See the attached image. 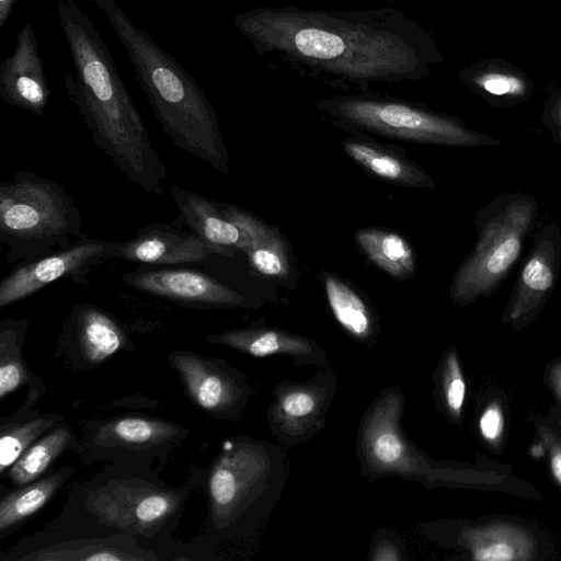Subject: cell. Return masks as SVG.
Here are the masks:
<instances>
[{"instance_id": "6da1fadb", "label": "cell", "mask_w": 561, "mask_h": 561, "mask_svg": "<svg viewBox=\"0 0 561 561\" xmlns=\"http://www.w3.org/2000/svg\"><path fill=\"white\" fill-rule=\"evenodd\" d=\"M260 54L354 83L419 81L443 62L432 34L397 8L255 7L232 18Z\"/></svg>"}, {"instance_id": "7a4b0ae2", "label": "cell", "mask_w": 561, "mask_h": 561, "mask_svg": "<svg viewBox=\"0 0 561 561\" xmlns=\"http://www.w3.org/2000/svg\"><path fill=\"white\" fill-rule=\"evenodd\" d=\"M56 10L75 67L66 93L94 145L138 187L163 195L167 169L106 43L76 0H56Z\"/></svg>"}, {"instance_id": "3957f363", "label": "cell", "mask_w": 561, "mask_h": 561, "mask_svg": "<svg viewBox=\"0 0 561 561\" xmlns=\"http://www.w3.org/2000/svg\"><path fill=\"white\" fill-rule=\"evenodd\" d=\"M108 21L162 130L182 151L228 174L229 154L215 108L195 79L115 0H89Z\"/></svg>"}, {"instance_id": "277c9868", "label": "cell", "mask_w": 561, "mask_h": 561, "mask_svg": "<svg viewBox=\"0 0 561 561\" xmlns=\"http://www.w3.org/2000/svg\"><path fill=\"white\" fill-rule=\"evenodd\" d=\"M83 234L76 201L54 180L22 170L0 183V243L8 263L67 250Z\"/></svg>"}, {"instance_id": "5b68a950", "label": "cell", "mask_w": 561, "mask_h": 561, "mask_svg": "<svg viewBox=\"0 0 561 561\" xmlns=\"http://www.w3.org/2000/svg\"><path fill=\"white\" fill-rule=\"evenodd\" d=\"M317 108L352 133H371L420 144L477 147L499 144L468 129L460 121L426 107L373 95H335L318 101Z\"/></svg>"}, {"instance_id": "8992f818", "label": "cell", "mask_w": 561, "mask_h": 561, "mask_svg": "<svg viewBox=\"0 0 561 561\" xmlns=\"http://www.w3.org/2000/svg\"><path fill=\"white\" fill-rule=\"evenodd\" d=\"M286 458L266 442L229 443L209 474L213 517L225 525L273 508L284 486Z\"/></svg>"}, {"instance_id": "52a82bcc", "label": "cell", "mask_w": 561, "mask_h": 561, "mask_svg": "<svg viewBox=\"0 0 561 561\" xmlns=\"http://www.w3.org/2000/svg\"><path fill=\"white\" fill-rule=\"evenodd\" d=\"M530 196L514 195L481 221L478 242L454 275L453 301L460 306L492 293L517 261L536 217Z\"/></svg>"}, {"instance_id": "ba28073f", "label": "cell", "mask_w": 561, "mask_h": 561, "mask_svg": "<svg viewBox=\"0 0 561 561\" xmlns=\"http://www.w3.org/2000/svg\"><path fill=\"white\" fill-rule=\"evenodd\" d=\"M403 400L398 389L380 394L368 410L360 430L362 462L371 476L397 474L423 482L444 478L404 437L400 419Z\"/></svg>"}, {"instance_id": "9c48e42d", "label": "cell", "mask_w": 561, "mask_h": 561, "mask_svg": "<svg viewBox=\"0 0 561 561\" xmlns=\"http://www.w3.org/2000/svg\"><path fill=\"white\" fill-rule=\"evenodd\" d=\"M133 289L173 304L197 309L241 308L249 306L244 294L218 276L183 265H147L122 274Z\"/></svg>"}, {"instance_id": "30bf717a", "label": "cell", "mask_w": 561, "mask_h": 561, "mask_svg": "<svg viewBox=\"0 0 561 561\" xmlns=\"http://www.w3.org/2000/svg\"><path fill=\"white\" fill-rule=\"evenodd\" d=\"M117 247L118 241L92 239L84 233L67 250L18 264L0 282V308L30 297L61 278L89 286L87 276L91 270L116 260Z\"/></svg>"}, {"instance_id": "8fae6325", "label": "cell", "mask_w": 561, "mask_h": 561, "mask_svg": "<svg viewBox=\"0 0 561 561\" xmlns=\"http://www.w3.org/2000/svg\"><path fill=\"white\" fill-rule=\"evenodd\" d=\"M335 388L331 373L318 374L302 383L286 381L277 386L270 409L273 434L287 447L311 438L323 424Z\"/></svg>"}, {"instance_id": "7c38bea8", "label": "cell", "mask_w": 561, "mask_h": 561, "mask_svg": "<svg viewBox=\"0 0 561 561\" xmlns=\"http://www.w3.org/2000/svg\"><path fill=\"white\" fill-rule=\"evenodd\" d=\"M179 497L174 492L139 482H114L96 493L92 512L105 524L148 534L175 512Z\"/></svg>"}, {"instance_id": "4fadbf2b", "label": "cell", "mask_w": 561, "mask_h": 561, "mask_svg": "<svg viewBox=\"0 0 561 561\" xmlns=\"http://www.w3.org/2000/svg\"><path fill=\"white\" fill-rule=\"evenodd\" d=\"M49 96L37 37L32 24L25 23L12 54L0 65V98L11 106L44 117Z\"/></svg>"}, {"instance_id": "5bb4252c", "label": "cell", "mask_w": 561, "mask_h": 561, "mask_svg": "<svg viewBox=\"0 0 561 561\" xmlns=\"http://www.w3.org/2000/svg\"><path fill=\"white\" fill-rule=\"evenodd\" d=\"M560 253V231L557 225H549L534 242L507 306L504 321L520 329L535 318L553 288Z\"/></svg>"}, {"instance_id": "9a60e30c", "label": "cell", "mask_w": 561, "mask_h": 561, "mask_svg": "<svg viewBox=\"0 0 561 561\" xmlns=\"http://www.w3.org/2000/svg\"><path fill=\"white\" fill-rule=\"evenodd\" d=\"M215 255L227 257L220 249L191 231L154 222L141 228L134 238L118 241L116 260L147 265H186Z\"/></svg>"}, {"instance_id": "2e32d148", "label": "cell", "mask_w": 561, "mask_h": 561, "mask_svg": "<svg viewBox=\"0 0 561 561\" xmlns=\"http://www.w3.org/2000/svg\"><path fill=\"white\" fill-rule=\"evenodd\" d=\"M171 194L180 213V219L204 241L220 249L227 257L244 253L248 239L242 229L231 221L219 204L198 193L173 184Z\"/></svg>"}, {"instance_id": "e0dca14e", "label": "cell", "mask_w": 561, "mask_h": 561, "mask_svg": "<svg viewBox=\"0 0 561 561\" xmlns=\"http://www.w3.org/2000/svg\"><path fill=\"white\" fill-rule=\"evenodd\" d=\"M172 363L193 401L208 412H226L244 396L241 385L210 360L191 353H174Z\"/></svg>"}, {"instance_id": "ac0fdd59", "label": "cell", "mask_w": 561, "mask_h": 561, "mask_svg": "<svg viewBox=\"0 0 561 561\" xmlns=\"http://www.w3.org/2000/svg\"><path fill=\"white\" fill-rule=\"evenodd\" d=\"M218 204L221 211L247 236L248 247L244 254L250 267L263 277L287 278L291 266L286 242L277 229L238 206Z\"/></svg>"}, {"instance_id": "d6986e66", "label": "cell", "mask_w": 561, "mask_h": 561, "mask_svg": "<svg viewBox=\"0 0 561 561\" xmlns=\"http://www.w3.org/2000/svg\"><path fill=\"white\" fill-rule=\"evenodd\" d=\"M211 343L222 344L254 357L289 355L298 364H320L324 360L322 350L311 340L270 328H248L210 335Z\"/></svg>"}, {"instance_id": "ffe728a7", "label": "cell", "mask_w": 561, "mask_h": 561, "mask_svg": "<svg viewBox=\"0 0 561 561\" xmlns=\"http://www.w3.org/2000/svg\"><path fill=\"white\" fill-rule=\"evenodd\" d=\"M344 152L370 175L404 187L434 190L433 179L398 150L362 137L342 141Z\"/></svg>"}, {"instance_id": "44dd1931", "label": "cell", "mask_w": 561, "mask_h": 561, "mask_svg": "<svg viewBox=\"0 0 561 561\" xmlns=\"http://www.w3.org/2000/svg\"><path fill=\"white\" fill-rule=\"evenodd\" d=\"M460 543L471 559L479 561L531 560L537 551L536 539L528 529L502 520L467 527Z\"/></svg>"}, {"instance_id": "7402d4cb", "label": "cell", "mask_w": 561, "mask_h": 561, "mask_svg": "<svg viewBox=\"0 0 561 561\" xmlns=\"http://www.w3.org/2000/svg\"><path fill=\"white\" fill-rule=\"evenodd\" d=\"M458 78L471 91L500 105L525 101L534 90L533 81L525 72L497 58L478 60L462 68Z\"/></svg>"}, {"instance_id": "603a6c76", "label": "cell", "mask_w": 561, "mask_h": 561, "mask_svg": "<svg viewBox=\"0 0 561 561\" xmlns=\"http://www.w3.org/2000/svg\"><path fill=\"white\" fill-rule=\"evenodd\" d=\"M66 331L75 337L82 354L92 363L111 357L126 341L119 323L105 310L91 304L73 307Z\"/></svg>"}, {"instance_id": "cb8c5ba5", "label": "cell", "mask_w": 561, "mask_h": 561, "mask_svg": "<svg viewBox=\"0 0 561 561\" xmlns=\"http://www.w3.org/2000/svg\"><path fill=\"white\" fill-rule=\"evenodd\" d=\"M362 253L389 276L403 280L416 272V255L400 233L382 228H362L355 232Z\"/></svg>"}, {"instance_id": "d4e9b609", "label": "cell", "mask_w": 561, "mask_h": 561, "mask_svg": "<svg viewBox=\"0 0 561 561\" xmlns=\"http://www.w3.org/2000/svg\"><path fill=\"white\" fill-rule=\"evenodd\" d=\"M327 300L337 323L353 337L365 341L375 333V320L364 298L345 280L323 273Z\"/></svg>"}, {"instance_id": "484cf974", "label": "cell", "mask_w": 561, "mask_h": 561, "mask_svg": "<svg viewBox=\"0 0 561 561\" xmlns=\"http://www.w3.org/2000/svg\"><path fill=\"white\" fill-rule=\"evenodd\" d=\"M178 427L173 424L144 417H122L102 426L94 437L99 446L128 448L154 447L173 438Z\"/></svg>"}, {"instance_id": "4316f807", "label": "cell", "mask_w": 561, "mask_h": 561, "mask_svg": "<svg viewBox=\"0 0 561 561\" xmlns=\"http://www.w3.org/2000/svg\"><path fill=\"white\" fill-rule=\"evenodd\" d=\"M64 479V472L60 471L3 497L0 503V530L3 533L42 508Z\"/></svg>"}, {"instance_id": "83f0119b", "label": "cell", "mask_w": 561, "mask_h": 561, "mask_svg": "<svg viewBox=\"0 0 561 561\" xmlns=\"http://www.w3.org/2000/svg\"><path fill=\"white\" fill-rule=\"evenodd\" d=\"M70 438L71 432L67 427L48 433L30 446L9 468L8 477L14 484L30 483L68 446Z\"/></svg>"}, {"instance_id": "f1b7e54d", "label": "cell", "mask_w": 561, "mask_h": 561, "mask_svg": "<svg viewBox=\"0 0 561 561\" xmlns=\"http://www.w3.org/2000/svg\"><path fill=\"white\" fill-rule=\"evenodd\" d=\"M27 319L8 318L0 324V398L4 399L22 386L27 378L20 346L27 327Z\"/></svg>"}, {"instance_id": "f546056e", "label": "cell", "mask_w": 561, "mask_h": 561, "mask_svg": "<svg viewBox=\"0 0 561 561\" xmlns=\"http://www.w3.org/2000/svg\"><path fill=\"white\" fill-rule=\"evenodd\" d=\"M28 560H84V561H116L144 560L140 554H133L110 542L101 540H77L44 548L36 553L25 557Z\"/></svg>"}, {"instance_id": "4dcf8cb0", "label": "cell", "mask_w": 561, "mask_h": 561, "mask_svg": "<svg viewBox=\"0 0 561 561\" xmlns=\"http://www.w3.org/2000/svg\"><path fill=\"white\" fill-rule=\"evenodd\" d=\"M55 422L53 415H45L33 421L3 426L0 437V471L9 469Z\"/></svg>"}, {"instance_id": "1f68e13d", "label": "cell", "mask_w": 561, "mask_h": 561, "mask_svg": "<svg viewBox=\"0 0 561 561\" xmlns=\"http://www.w3.org/2000/svg\"><path fill=\"white\" fill-rule=\"evenodd\" d=\"M442 399L448 414L460 420L466 399V381L454 350H449L442 367Z\"/></svg>"}, {"instance_id": "d6a6232c", "label": "cell", "mask_w": 561, "mask_h": 561, "mask_svg": "<svg viewBox=\"0 0 561 561\" xmlns=\"http://www.w3.org/2000/svg\"><path fill=\"white\" fill-rule=\"evenodd\" d=\"M478 426L480 435L490 446H500L505 430V416L502 404L497 400L491 401L483 409Z\"/></svg>"}, {"instance_id": "836d02e7", "label": "cell", "mask_w": 561, "mask_h": 561, "mask_svg": "<svg viewBox=\"0 0 561 561\" xmlns=\"http://www.w3.org/2000/svg\"><path fill=\"white\" fill-rule=\"evenodd\" d=\"M548 451L549 468L553 480L561 486V439L547 430H540Z\"/></svg>"}, {"instance_id": "e575fe53", "label": "cell", "mask_w": 561, "mask_h": 561, "mask_svg": "<svg viewBox=\"0 0 561 561\" xmlns=\"http://www.w3.org/2000/svg\"><path fill=\"white\" fill-rule=\"evenodd\" d=\"M371 559L377 561L400 560L399 547L388 539H382L376 545Z\"/></svg>"}, {"instance_id": "d590c367", "label": "cell", "mask_w": 561, "mask_h": 561, "mask_svg": "<svg viewBox=\"0 0 561 561\" xmlns=\"http://www.w3.org/2000/svg\"><path fill=\"white\" fill-rule=\"evenodd\" d=\"M546 113L561 128V89L556 90L548 99L546 104Z\"/></svg>"}, {"instance_id": "8d00e7d4", "label": "cell", "mask_w": 561, "mask_h": 561, "mask_svg": "<svg viewBox=\"0 0 561 561\" xmlns=\"http://www.w3.org/2000/svg\"><path fill=\"white\" fill-rule=\"evenodd\" d=\"M549 385L561 402V362L553 363L547 373Z\"/></svg>"}, {"instance_id": "74e56055", "label": "cell", "mask_w": 561, "mask_h": 561, "mask_svg": "<svg viewBox=\"0 0 561 561\" xmlns=\"http://www.w3.org/2000/svg\"><path fill=\"white\" fill-rule=\"evenodd\" d=\"M16 1L18 0H0V28H2L9 20Z\"/></svg>"}]
</instances>
